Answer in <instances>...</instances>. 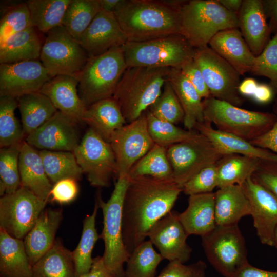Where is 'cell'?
Wrapping results in <instances>:
<instances>
[{
    "label": "cell",
    "mask_w": 277,
    "mask_h": 277,
    "mask_svg": "<svg viewBox=\"0 0 277 277\" xmlns=\"http://www.w3.org/2000/svg\"><path fill=\"white\" fill-rule=\"evenodd\" d=\"M261 160L238 154L223 155L216 162L219 188L242 185L251 177Z\"/></svg>",
    "instance_id": "cell-34"
},
{
    "label": "cell",
    "mask_w": 277,
    "mask_h": 277,
    "mask_svg": "<svg viewBox=\"0 0 277 277\" xmlns=\"http://www.w3.org/2000/svg\"><path fill=\"white\" fill-rule=\"evenodd\" d=\"M147 128L154 143L167 148L173 144L189 139L197 132L184 130L174 124L159 119L148 110L145 112Z\"/></svg>",
    "instance_id": "cell-44"
},
{
    "label": "cell",
    "mask_w": 277,
    "mask_h": 277,
    "mask_svg": "<svg viewBox=\"0 0 277 277\" xmlns=\"http://www.w3.org/2000/svg\"><path fill=\"white\" fill-rule=\"evenodd\" d=\"M182 1L126 0L114 13L129 42L180 34Z\"/></svg>",
    "instance_id": "cell-2"
},
{
    "label": "cell",
    "mask_w": 277,
    "mask_h": 277,
    "mask_svg": "<svg viewBox=\"0 0 277 277\" xmlns=\"http://www.w3.org/2000/svg\"><path fill=\"white\" fill-rule=\"evenodd\" d=\"M99 207L96 200L92 214L87 215L84 220L80 241L76 248L72 252L75 277L87 273L92 267L93 262L92 252L95 243L100 238L95 226Z\"/></svg>",
    "instance_id": "cell-36"
},
{
    "label": "cell",
    "mask_w": 277,
    "mask_h": 277,
    "mask_svg": "<svg viewBox=\"0 0 277 277\" xmlns=\"http://www.w3.org/2000/svg\"><path fill=\"white\" fill-rule=\"evenodd\" d=\"M39 152L52 184L68 178L81 180L83 173L73 152L41 150Z\"/></svg>",
    "instance_id": "cell-38"
},
{
    "label": "cell",
    "mask_w": 277,
    "mask_h": 277,
    "mask_svg": "<svg viewBox=\"0 0 277 277\" xmlns=\"http://www.w3.org/2000/svg\"><path fill=\"white\" fill-rule=\"evenodd\" d=\"M83 122L109 143L115 131L127 123L112 97L87 107Z\"/></svg>",
    "instance_id": "cell-29"
},
{
    "label": "cell",
    "mask_w": 277,
    "mask_h": 277,
    "mask_svg": "<svg viewBox=\"0 0 277 277\" xmlns=\"http://www.w3.org/2000/svg\"><path fill=\"white\" fill-rule=\"evenodd\" d=\"M79 277H115L105 266L102 256H97L93 259L90 270Z\"/></svg>",
    "instance_id": "cell-56"
},
{
    "label": "cell",
    "mask_w": 277,
    "mask_h": 277,
    "mask_svg": "<svg viewBox=\"0 0 277 277\" xmlns=\"http://www.w3.org/2000/svg\"><path fill=\"white\" fill-rule=\"evenodd\" d=\"M78 123L59 111L25 141L41 150L73 152L80 143Z\"/></svg>",
    "instance_id": "cell-18"
},
{
    "label": "cell",
    "mask_w": 277,
    "mask_h": 277,
    "mask_svg": "<svg viewBox=\"0 0 277 277\" xmlns=\"http://www.w3.org/2000/svg\"><path fill=\"white\" fill-rule=\"evenodd\" d=\"M62 219V210L44 209L33 228L25 237V247L32 266L53 246Z\"/></svg>",
    "instance_id": "cell-24"
},
{
    "label": "cell",
    "mask_w": 277,
    "mask_h": 277,
    "mask_svg": "<svg viewBox=\"0 0 277 277\" xmlns=\"http://www.w3.org/2000/svg\"><path fill=\"white\" fill-rule=\"evenodd\" d=\"M163 259L149 240L144 241L130 254L125 277H154L157 267Z\"/></svg>",
    "instance_id": "cell-42"
},
{
    "label": "cell",
    "mask_w": 277,
    "mask_h": 277,
    "mask_svg": "<svg viewBox=\"0 0 277 277\" xmlns=\"http://www.w3.org/2000/svg\"><path fill=\"white\" fill-rule=\"evenodd\" d=\"M179 69L202 98L204 99L211 95L203 74L193 58L184 63Z\"/></svg>",
    "instance_id": "cell-52"
},
{
    "label": "cell",
    "mask_w": 277,
    "mask_h": 277,
    "mask_svg": "<svg viewBox=\"0 0 277 277\" xmlns=\"http://www.w3.org/2000/svg\"><path fill=\"white\" fill-rule=\"evenodd\" d=\"M78 192L77 181L71 178L65 179L53 184L49 199L61 204H68L75 199Z\"/></svg>",
    "instance_id": "cell-51"
},
{
    "label": "cell",
    "mask_w": 277,
    "mask_h": 277,
    "mask_svg": "<svg viewBox=\"0 0 277 277\" xmlns=\"http://www.w3.org/2000/svg\"><path fill=\"white\" fill-rule=\"evenodd\" d=\"M28 188L21 186L0 199V228L22 240L34 226L47 204Z\"/></svg>",
    "instance_id": "cell-14"
},
{
    "label": "cell",
    "mask_w": 277,
    "mask_h": 277,
    "mask_svg": "<svg viewBox=\"0 0 277 277\" xmlns=\"http://www.w3.org/2000/svg\"><path fill=\"white\" fill-rule=\"evenodd\" d=\"M129 181L128 175L117 177L107 202L102 200L100 193L97 197L103 215V228L100 235L104 243L102 258L106 267L115 277H125L123 266L130 256L122 232L123 204Z\"/></svg>",
    "instance_id": "cell-5"
},
{
    "label": "cell",
    "mask_w": 277,
    "mask_h": 277,
    "mask_svg": "<svg viewBox=\"0 0 277 277\" xmlns=\"http://www.w3.org/2000/svg\"><path fill=\"white\" fill-rule=\"evenodd\" d=\"M17 99L25 138L57 111L50 99L39 91L22 95Z\"/></svg>",
    "instance_id": "cell-33"
},
{
    "label": "cell",
    "mask_w": 277,
    "mask_h": 277,
    "mask_svg": "<svg viewBox=\"0 0 277 277\" xmlns=\"http://www.w3.org/2000/svg\"><path fill=\"white\" fill-rule=\"evenodd\" d=\"M32 277H75L72 252L60 239L32 266Z\"/></svg>",
    "instance_id": "cell-35"
},
{
    "label": "cell",
    "mask_w": 277,
    "mask_h": 277,
    "mask_svg": "<svg viewBox=\"0 0 277 277\" xmlns=\"http://www.w3.org/2000/svg\"><path fill=\"white\" fill-rule=\"evenodd\" d=\"M275 95L269 85L258 84L257 88L252 98L260 104H266L272 100Z\"/></svg>",
    "instance_id": "cell-57"
},
{
    "label": "cell",
    "mask_w": 277,
    "mask_h": 277,
    "mask_svg": "<svg viewBox=\"0 0 277 277\" xmlns=\"http://www.w3.org/2000/svg\"><path fill=\"white\" fill-rule=\"evenodd\" d=\"M170 68L127 67L112 96L127 123L140 117L160 96Z\"/></svg>",
    "instance_id": "cell-3"
},
{
    "label": "cell",
    "mask_w": 277,
    "mask_h": 277,
    "mask_svg": "<svg viewBox=\"0 0 277 277\" xmlns=\"http://www.w3.org/2000/svg\"><path fill=\"white\" fill-rule=\"evenodd\" d=\"M242 187L250 203V215L258 238L262 244L273 246L277 226V198L251 177Z\"/></svg>",
    "instance_id": "cell-19"
},
{
    "label": "cell",
    "mask_w": 277,
    "mask_h": 277,
    "mask_svg": "<svg viewBox=\"0 0 277 277\" xmlns=\"http://www.w3.org/2000/svg\"><path fill=\"white\" fill-rule=\"evenodd\" d=\"M167 80L183 109L184 127L186 130H193L196 123L205 121L202 98L179 68H170Z\"/></svg>",
    "instance_id": "cell-31"
},
{
    "label": "cell",
    "mask_w": 277,
    "mask_h": 277,
    "mask_svg": "<svg viewBox=\"0 0 277 277\" xmlns=\"http://www.w3.org/2000/svg\"><path fill=\"white\" fill-rule=\"evenodd\" d=\"M18 107L16 98L0 96V147L20 144L25 139L22 125L15 116Z\"/></svg>",
    "instance_id": "cell-41"
},
{
    "label": "cell",
    "mask_w": 277,
    "mask_h": 277,
    "mask_svg": "<svg viewBox=\"0 0 277 277\" xmlns=\"http://www.w3.org/2000/svg\"><path fill=\"white\" fill-rule=\"evenodd\" d=\"M273 110L274 113L277 115V97ZM250 142L254 146L268 150L277 154V120L269 131Z\"/></svg>",
    "instance_id": "cell-53"
},
{
    "label": "cell",
    "mask_w": 277,
    "mask_h": 277,
    "mask_svg": "<svg viewBox=\"0 0 277 277\" xmlns=\"http://www.w3.org/2000/svg\"><path fill=\"white\" fill-rule=\"evenodd\" d=\"M41 34L30 26L0 43V64L38 60L45 41Z\"/></svg>",
    "instance_id": "cell-28"
},
{
    "label": "cell",
    "mask_w": 277,
    "mask_h": 277,
    "mask_svg": "<svg viewBox=\"0 0 277 277\" xmlns=\"http://www.w3.org/2000/svg\"><path fill=\"white\" fill-rule=\"evenodd\" d=\"M126 0H98L101 10L114 12Z\"/></svg>",
    "instance_id": "cell-59"
},
{
    "label": "cell",
    "mask_w": 277,
    "mask_h": 277,
    "mask_svg": "<svg viewBox=\"0 0 277 277\" xmlns=\"http://www.w3.org/2000/svg\"><path fill=\"white\" fill-rule=\"evenodd\" d=\"M252 179L260 184L277 198V163L261 160Z\"/></svg>",
    "instance_id": "cell-50"
},
{
    "label": "cell",
    "mask_w": 277,
    "mask_h": 277,
    "mask_svg": "<svg viewBox=\"0 0 277 277\" xmlns=\"http://www.w3.org/2000/svg\"><path fill=\"white\" fill-rule=\"evenodd\" d=\"M251 73L268 78L269 85L275 95H277V33L261 53L256 56L255 65Z\"/></svg>",
    "instance_id": "cell-47"
},
{
    "label": "cell",
    "mask_w": 277,
    "mask_h": 277,
    "mask_svg": "<svg viewBox=\"0 0 277 277\" xmlns=\"http://www.w3.org/2000/svg\"><path fill=\"white\" fill-rule=\"evenodd\" d=\"M78 42L90 57L123 46L128 38L114 13L101 10Z\"/></svg>",
    "instance_id": "cell-20"
},
{
    "label": "cell",
    "mask_w": 277,
    "mask_h": 277,
    "mask_svg": "<svg viewBox=\"0 0 277 277\" xmlns=\"http://www.w3.org/2000/svg\"><path fill=\"white\" fill-rule=\"evenodd\" d=\"M201 238L208 261L224 277H233L249 263L245 241L238 224L216 225Z\"/></svg>",
    "instance_id": "cell-9"
},
{
    "label": "cell",
    "mask_w": 277,
    "mask_h": 277,
    "mask_svg": "<svg viewBox=\"0 0 277 277\" xmlns=\"http://www.w3.org/2000/svg\"><path fill=\"white\" fill-rule=\"evenodd\" d=\"M71 0H29L31 26L43 33H47L62 25L67 8Z\"/></svg>",
    "instance_id": "cell-37"
},
{
    "label": "cell",
    "mask_w": 277,
    "mask_h": 277,
    "mask_svg": "<svg viewBox=\"0 0 277 277\" xmlns=\"http://www.w3.org/2000/svg\"><path fill=\"white\" fill-rule=\"evenodd\" d=\"M238 28L255 56L268 44L271 34L262 0H243L238 13Z\"/></svg>",
    "instance_id": "cell-22"
},
{
    "label": "cell",
    "mask_w": 277,
    "mask_h": 277,
    "mask_svg": "<svg viewBox=\"0 0 277 277\" xmlns=\"http://www.w3.org/2000/svg\"><path fill=\"white\" fill-rule=\"evenodd\" d=\"M206 264L202 260L189 265L171 261L157 277H206Z\"/></svg>",
    "instance_id": "cell-49"
},
{
    "label": "cell",
    "mask_w": 277,
    "mask_h": 277,
    "mask_svg": "<svg viewBox=\"0 0 277 277\" xmlns=\"http://www.w3.org/2000/svg\"><path fill=\"white\" fill-rule=\"evenodd\" d=\"M220 3L228 10L238 14L242 4L243 0H218Z\"/></svg>",
    "instance_id": "cell-60"
},
{
    "label": "cell",
    "mask_w": 277,
    "mask_h": 277,
    "mask_svg": "<svg viewBox=\"0 0 277 277\" xmlns=\"http://www.w3.org/2000/svg\"><path fill=\"white\" fill-rule=\"evenodd\" d=\"M208 46L241 75L252 72L256 56L251 51L238 28L219 32L211 39Z\"/></svg>",
    "instance_id": "cell-23"
},
{
    "label": "cell",
    "mask_w": 277,
    "mask_h": 277,
    "mask_svg": "<svg viewBox=\"0 0 277 277\" xmlns=\"http://www.w3.org/2000/svg\"><path fill=\"white\" fill-rule=\"evenodd\" d=\"M218 179L216 164L202 169L182 187V192L189 196L213 192L217 187Z\"/></svg>",
    "instance_id": "cell-48"
},
{
    "label": "cell",
    "mask_w": 277,
    "mask_h": 277,
    "mask_svg": "<svg viewBox=\"0 0 277 277\" xmlns=\"http://www.w3.org/2000/svg\"><path fill=\"white\" fill-rule=\"evenodd\" d=\"M30 26V14L26 2L8 6L5 9L1 18L0 43Z\"/></svg>",
    "instance_id": "cell-46"
},
{
    "label": "cell",
    "mask_w": 277,
    "mask_h": 277,
    "mask_svg": "<svg viewBox=\"0 0 277 277\" xmlns=\"http://www.w3.org/2000/svg\"><path fill=\"white\" fill-rule=\"evenodd\" d=\"M78 80L66 75L51 78L39 92L47 96L57 110L78 124H84L87 107L78 92Z\"/></svg>",
    "instance_id": "cell-21"
},
{
    "label": "cell",
    "mask_w": 277,
    "mask_h": 277,
    "mask_svg": "<svg viewBox=\"0 0 277 277\" xmlns=\"http://www.w3.org/2000/svg\"><path fill=\"white\" fill-rule=\"evenodd\" d=\"M175 182L182 189L184 184L206 167L223 155L205 136L197 133L192 137L167 148Z\"/></svg>",
    "instance_id": "cell-13"
},
{
    "label": "cell",
    "mask_w": 277,
    "mask_h": 277,
    "mask_svg": "<svg viewBox=\"0 0 277 277\" xmlns=\"http://www.w3.org/2000/svg\"><path fill=\"white\" fill-rule=\"evenodd\" d=\"M127 68L122 47L89 57L78 77V94L87 107L113 96Z\"/></svg>",
    "instance_id": "cell-7"
},
{
    "label": "cell",
    "mask_w": 277,
    "mask_h": 277,
    "mask_svg": "<svg viewBox=\"0 0 277 277\" xmlns=\"http://www.w3.org/2000/svg\"><path fill=\"white\" fill-rule=\"evenodd\" d=\"M73 152L92 186L110 185L113 176L117 175V164L110 143L89 128Z\"/></svg>",
    "instance_id": "cell-11"
},
{
    "label": "cell",
    "mask_w": 277,
    "mask_h": 277,
    "mask_svg": "<svg viewBox=\"0 0 277 277\" xmlns=\"http://www.w3.org/2000/svg\"><path fill=\"white\" fill-rule=\"evenodd\" d=\"M101 10L98 0H71L66 10L62 25L78 41Z\"/></svg>",
    "instance_id": "cell-40"
},
{
    "label": "cell",
    "mask_w": 277,
    "mask_h": 277,
    "mask_svg": "<svg viewBox=\"0 0 277 277\" xmlns=\"http://www.w3.org/2000/svg\"><path fill=\"white\" fill-rule=\"evenodd\" d=\"M194 129L207 137L222 155L238 154L277 163L276 153L254 146L240 137L214 129L209 122L197 123Z\"/></svg>",
    "instance_id": "cell-25"
},
{
    "label": "cell",
    "mask_w": 277,
    "mask_h": 277,
    "mask_svg": "<svg viewBox=\"0 0 277 277\" xmlns=\"http://www.w3.org/2000/svg\"><path fill=\"white\" fill-rule=\"evenodd\" d=\"M19 170L21 186L48 202L52 184L48 177L39 151L24 141L21 147Z\"/></svg>",
    "instance_id": "cell-26"
},
{
    "label": "cell",
    "mask_w": 277,
    "mask_h": 277,
    "mask_svg": "<svg viewBox=\"0 0 277 277\" xmlns=\"http://www.w3.org/2000/svg\"><path fill=\"white\" fill-rule=\"evenodd\" d=\"M128 176L130 178L144 176L161 180H174L167 148L155 144L133 165Z\"/></svg>",
    "instance_id": "cell-39"
},
{
    "label": "cell",
    "mask_w": 277,
    "mask_h": 277,
    "mask_svg": "<svg viewBox=\"0 0 277 277\" xmlns=\"http://www.w3.org/2000/svg\"><path fill=\"white\" fill-rule=\"evenodd\" d=\"M179 217L189 235L202 237L211 232L216 226L214 192L189 196L188 206Z\"/></svg>",
    "instance_id": "cell-27"
},
{
    "label": "cell",
    "mask_w": 277,
    "mask_h": 277,
    "mask_svg": "<svg viewBox=\"0 0 277 277\" xmlns=\"http://www.w3.org/2000/svg\"><path fill=\"white\" fill-rule=\"evenodd\" d=\"M88 58L79 42L62 25L47 33L39 57L51 78L66 75L77 79Z\"/></svg>",
    "instance_id": "cell-10"
},
{
    "label": "cell",
    "mask_w": 277,
    "mask_h": 277,
    "mask_svg": "<svg viewBox=\"0 0 277 277\" xmlns=\"http://www.w3.org/2000/svg\"><path fill=\"white\" fill-rule=\"evenodd\" d=\"M233 277H277V271L261 269L248 263L242 266Z\"/></svg>",
    "instance_id": "cell-54"
},
{
    "label": "cell",
    "mask_w": 277,
    "mask_h": 277,
    "mask_svg": "<svg viewBox=\"0 0 277 277\" xmlns=\"http://www.w3.org/2000/svg\"><path fill=\"white\" fill-rule=\"evenodd\" d=\"M22 144L1 148V196L12 193L21 186L19 156Z\"/></svg>",
    "instance_id": "cell-43"
},
{
    "label": "cell",
    "mask_w": 277,
    "mask_h": 277,
    "mask_svg": "<svg viewBox=\"0 0 277 277\" xmlns=\"http://www.w3.org/2000/svg\"><path fill=\"white\" fill-rule=\"evenodd\" d=\"M179 215L176 211L168 213L153 225L147 237L163 259L185 263L190 259L192 250L186 242L189 235Z\"/></svg>",
    "instance_id": "cell-17"
},
{
    "label": "cell",
    "mask_w": 277,
    "mask_h": 277,
    "mask_svg": "<svg viewBox=\"0 0 277 277\" xmlns=\"http://www.w3.org/2000/svg\"><path fill=\"white\" fill-rule=\"evenodd\" d=\"M180 34L195 49L208 46L219 32L238 28L237 14L218 0L185 1L180 7Z\"/></svg>",
    "instance_id": "cell-4"
},
{
    "label": "cell",
    "mask_w": 277,
    "mask_h": 277,
    "mask_svg": "<svg viewBox=\"0 0 277 277\" xmlns=\"http://www.w3.org/2000/svg\"><path fill=\"white\" fill-rule=\"evenodd\" d=\"M203 105L205 121L249 142L266 133L277 120L274 113L244 109L211 95L204 99Z\"/></svg>",
    "instance_id": "cell-6"
},
{
    "label": "cell",
    "mask_w": 277,
    "mask_h": 277,
    "mask_svg": "<svg viewBox=\"0 0 277 277\" xmlns=\"http://www.w3.org/2000/svg\"><path fill=\"white\" fill-rule=\"evenodd\" d=\"M51 78L38 60L0 64V96L17 98L39 92Z\"/></svg>",
    "instance_id": "cell-16"
},
{
    "label": "cell",
    "mask_w": 277,
    "mask_h": 277,
    "mask_svg": "<svg viewBox=\"0 0 277 277\" xmlns=\"http://www.w3.org/2000/svg\"><path fill=\"white\" fill-rule=\"evenodd\" d=\"M258 84L253 78H246L241 82L238 88L239 92L242 96L252 97L255 92Z\"/></svg>",
    "instance_id": "cell-58"
},
{
    "label": "cell",
    "mask_w": 277,
    "mask_h": 277,
    "mask_svg": "<svg viewBox=\"0 0 277 277\" xmlns=\"http://www.w3.org/2000/svg\"><path fill=\"white\" fill-rule=\"evenodd\" d=\"M0 272L2 277H32V266L24 241L1 228Z\"/></svg>",
    "instance_id": "cell-32"
},
{
    "label": "cell",
    "mask_w": 277,
    "mask_h": 277,
    "mask_svg": "<svg viewBox=\"0 0 277 277\" xmlns=\"http://www.w3.org/2000/svg\"><path fill=\"white\" fill-rule=\"evenodd\" d=\"M181 192L182 188L173 180L130 178L122 223L123 241L130 254L145 241L153 225L171 211Z\"/></svg>",
    "instance_id": "cell-1"
},
{
    "label": "cell",
    "mask_w": 277,
    "mask_h": 277,
    "mask_svg": "<svg viewBox=\"0 0 277 277\" xmlns=\"http://www.w3.org/2000/svg\"><path fill=\"white\" fill-rule=\"evenodd\" d=\"M214 201L216 225L238 224L242 217L250 215V203L241 185L219 188L214 192Z\"/></svg>",
    "instance_id": "cell-30"
},
{
    "label": "cell",
    "mask_w": 277,
    "mask_h": 277,
    "mask_svg": "<svg viewBox=\"0 0 277 277\" xmlns=\"http://www.w3.org/2000/svg\"><path fill=\"white\" fill-rule=\"evenodd\" d=\"M110 144L117 164V178L128 175L133 165L155 144L147 128L145 112L116 130Z\"/></svg>",
    "instance_id": "cell-15"
},
{
    "label": "cell",
    "mask_w": 277,
    "mask_h": 277,
    "mask_svg": "<svg viewBox=\"0 0 277 277\" xmlns=\"http://www.w3.org/2000/svg\"><path fill=\"white\" fill-rule=\"evenodd\" d=\"M263 10L271 34L277 33V0H262Z\"/></svg>",
    "instance_id": "cell-55"
},
{
    "label": "cell",
    "mask_w": 277,
    "mask_h": 277,
    "mask_svg": "<svg viewBox=\"0 0 277 277\" xmlns=\"http://www.w3.org/2000/svg\"><path fill=\"white\" fill-rule=\"evenodd\" d=\"M273 246L277 249V226L275 228L274 234Z\"/></svg>",
    "instance_id": "cell-61"
},
{
    "label": "cell",
    "mask_w": 277,
    "mask_h": 277,
    "mask_svg": "<svg viewBox=\"0 0 277 277\" xmlns=\"http://www.w3.org/2000/svg\"><path fill=\"white\" fill-rule=\"evenodd\" d=\"M127 67L180 68L193 58L195 48L180 33L122 47Z\"/></svg>",
    "instance_id": "cell-8"
},
{
    "label": "cell",
    "mask_w": 277,
    "mask_h": 277,
    "mask_svg": "<svg viewBox=\"0 0 277 277\" xmlns=\"http://www.w3.org/2000/svg\"><path fill=\"white\" fill-rule=\"evenodd\" d=\"M194 60L199 67L211 96L240 107L244 98L239 93V72L209 46L195 49Z\"/></svg>",
    "instance_id": "cell-12"
},
{
    "label": "cell",
    "mask_w": 277,
    "mask_h": 277,
    "mask_svg": "<svg viewBox=\"0 0 277 277\" xmlns=\"http://www.w3.org/2000/svg\"><path fill=\"white\" fill-rule=\"evenodd\" d=\"M148 111L157 118L174 124L183 121V109L167 80L161 94L149 107Z\"/></svg>",
    "instance_id": "cell-45"
}]
</instances>
